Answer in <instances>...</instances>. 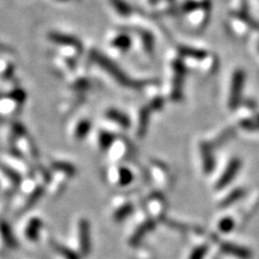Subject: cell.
I'll return each instance as SVG.
<instances>
[{"label": "cell", "mask_w": 259, "mask_h": 259, "mask_svg": "<svg viewBox=\"0 0 259 259\" xmlns=\"http://www.w3.org/2000/svg\"><path fill=\"white\" fill-rule=\"evenodd\" d=\"M92 59L95 61V63L101 66L102 70H105L109 76L112 77L115 82H118L121 87H125V88H132V89H139L144 85L143 82H137V80L131 79L130 77L126 74L124 71H122L118 65L113 63L111 59L102 56L101 53H99L97 51H93L92 52Z\"/></svg>", "instance_id": "6da1fadb"}, {"label": "cell", "mask_w": 259, "mask_h": 259, "mask_svg": "<svg viewBox=\"0 0 259 259\" xmlns=\"http://www.w3.org/2000/svg\"><path fill=\"white\" fill-rule=\"evenodd\" d=\"M47 40L60 47L61 56L64 57L74 58L82 52V42L70 34H65L61 31H50L47 34Z\"/></svg>", "instance_id": "7a4b0ae2"}, {"label": "cell", "mask_w": 259, "mask_h": 259, "mask_svg": "<svg viewBox=\"0 0 259 259\" xmlns=\"http://www.w3.org/2000/svg\"><path fill=\"white\" fill-rule=\"evenodd\" d=\"M245 79L246 73L244 70H236L233 73L232 83H231V93H229V100H228V107L229 109L234 111L238 108L241 103L242 99V92H244L245 87Z\"/></svg>", "instance_id": "3957f363"}, {"label": "cell", "mask_w": 259, "mask_h": 259, "mask_svg": "<svg viewBox=\"0 0 259 259\" xmlns=\"http://www.w3.org/2000/svg\"><path fill=\"white\" fill-rule=\"evenodd\" d=\"M173 87H171L170 97L174 101H180L183 99V85L186 74V67L181 59L173 61Z\"/></svg>", "instance_id": "277c9868"}, {"label": "cell", "mask_w": 259, "mask_h": 259, "mask_svg": "<svg viewBox=\"0 0 259 259\" xmlns=\"http://www.w3.org/2000/svg\"><path fill=\"white\" fill-rule=\"evenodd\" d=\"M241 160H239L238 157L232 158L229 163L227 164L223 174L220 177L218 184H216V190H223L225 187L228 186L238 176L239 170L241 169Z\"/></svg>", "instance_id": "5b68a950"}, {"label": "cell", "mask_w": 259, "mask_h": 259, "mask_svg": "<svg viewBox=\"0 0 259 259\" xmlns=\"http://www.w3.org/2000/svg\"><path fill=\"white\" fill-rule=\"evenodd\" d=\"M78 239L82 254H89L90 247H92V241H90V225L88 220L82 219L78 222Z\"/></svg>", "instance_id": "8992f818"}, {"label": "cell", "mask_w": 259, "mask_h": 259, "mask_svg": "<svg viewBox=\"0 0 259 259\" xmlns=\"http://www.w3.org/2000/svg\"><path fill=\"white\" fill-rule=\"evenodd\" d=\"M221 251L223 253L232 255L239 259H251L252 251L245 246L233 244V242H223L221 245Z\"/></svg>", "instance_id": "52a82bcc"}, {"label": "cell", "mask_w": 259, "mask_h": 259, "mask_svg": "<svg viewBox=\"0 0 259 259\" xmlns=\"http://www.w3.org/2000/svg\"><path fill=\"white\" fill-rule=\"evenodd\" d=\"M93 124L88 118H82L77 120L72 127V137L74 141H84L89 136Z\"/></svg>", "instance_id": "ba28073f"}, {"label": "cell", "mask_w": 259, "mask_h": 259, "mask_svg": "<svg viewBox=\"0 0 259 259\" xmlns=\"http://www.w3.org/2000/svg\"><path fill=\"white\" fill-rule=\"evenodd\" d=\"M200 153H202V160H203V168L206 174H210L215 168V157L212 154V147L211 144L200 143Z\"/></svg>", "instance_id": "9c48e42d"}, {"label": "cell", "mask_w": 259, "mask_h": 259, "mask_svg": "<svg viewBox=\"0 0 259 259\" xmlns=\"http://www.w3.org/2000/svg\"><path fill=\"white\" fill-rule=\"evenodd\" d=\"M105 116L108 120H111L115 124H118L120 127L127 130L131 126V120L124 112L119 111L116 108H108L105 113Z\"/></svg>", "instance_id": "30bf717a"}, {"label": "cell", "mask_w": 259, "mask_h": 259, "mask_svg": "<svg viewBox=\"0 0 259 259\" xmlns=\"http://www.w3.org/2000/svg\"><path fill=\"white\" fill-rule=\"evenodd\" d=\"M111 46L114 50L121 52V53H126L132 46V40L130 35L125 34V32H120V34L115 35L111 40Z\"/></svg>", "instance_id": "8fae6325"}, {"label": "cell", "mask_w": 259, "mask_h": 259, "mask_svg": "<svg viewBox=\"0 0 259 259\" xmlns=\"http://www.w3.org/2000/svg\"><path fill=\"white\" fill-rule=\"evenodd\" d=\"M22 105H19L14 100H11L10 97L5 95V97L0 99V116H9V115H15L17 114L19 107Z\"/></svg>", "instance_id": "7c38bea8"}, {"label": "cell", "mask_w": 259, "mask_h": 259, "mask_svg": "<svg viewBox=\"0 0 259 259\" xmlns=\"http://www.w3.org/2000/svg\"><path fill=\"white\" fill-rule=\"evenodd\" d=\"M42 226H44V222H42L41 219H31L27 225V228H25V236L30 241H36L38 236H40Z\"/></svg>", "instance_id": "4fadbf2b"}, {"label": "cell", "mask_w": 259, "mask_h": 259, "mask_svg": "<svg viewBox=\"0 0 259 259\" xmlns=\"http://www.w3.org/2000/svg\"><path fill=\"white\" fill-rule=\"evenodd\" d=\"M151 109L149 106H144L139 112V126H138V135L139 137H144L148 131L149 120H150Z\"/></svg>", "instance_id": "5bb4252c"}, {"label": "cell", "mask_w": 259, "mask_h": 259, "mask_svg": "<svg viewBox=\"0 0 259 259\" xmlns=\"http://www.w3.org/2000/svg\"><path fill=\"white\" fill-rule=\"evenodd\" d=\"M52 168L54 170L59 171L60 174H64L67 178H73L77 174V169L73 164H71L70 162H61V161H54L52 162Z\"/></svg>", "instance_id": "9a60e30c"}, {"label": "cell", "mask_w": 259, "mask_h": 259, "mask_svg": "<svg viewBox=\"0 0 259 259\" xmlns=\"http://www.w3.org/2000/svg\"><path fill=\"white\" fill-rule=\"evenodd\" d=\"M115 142V136L112 134V132L106 131V130H101L97 135V144H99V148L101 150H108L109 148L114 144Z\"/></svg>", "instance_id": "2e32d148"}, {"label": "cell", "mask_w": 259, "mask_h": 259, "mask_svg": "<svg viewBox=\"0 0 259 259\" xmlns=\"http://www.w3.org/2000/svg\"><path fill=\"white\" fill-rule=\"evenodd\" d=\"M181 57H187V58H192V59H197V60H203L205 59L208 53L206 51L204 50H198V48H192V47H187V46H180L178 48Z\"/></svg>", "instance_id": "e0dca14e"}, {"label": "cell", "mask_w": 259, "mask_h": 259, "mask_svg": "<svg viewBox=\"0 0 259 259\" xmlns=\"http://www.w3.org/2000/svg\"><path fill=\"white\" fill-rule=\"evenodd\" d=\"M0 235H2L3 240H4L9 247L16 248L18 246L14 234H12L11 228H10V226L5 221H0Z\"/></svg>", "instance_id": "ac0fdd59"}, {"label": "cell", "mask_w": 259, "mask_h": 259, "mask_svg": "<svg viewBox=\"0 0 259 259\" xmlns=\"http://www.w3.org/2000/svg\"><path fill=\"white\" fill-rule=\"evenodd\" d=\"M70 88L76 94H83L90 88V82L87 77H74L70 82Z\"/></svg>", "instance_id": "d6986e66"}, {"label": "cell", "mask_w": 259, "mask_h": 259, "mask_svg": "<svg viewBox=\"0 0 259 259\" xmlns=\"http://www.w3.org/2000/svg\"><path fill=\"white\" fill-rule=\"evenodd\" d=\"M109 3H111L112 8L114 9V11L118 15L127 17V16L132 14L131 5L127 2H125V0H109Z\"/></svg>", "instance_id": "ffe728a7"}, {"label": "cell", "mask_w": 259, "mask_h": 259, "mask_svg": "<svg viewBox=\"0 0 259 259\" xmlns=\"http://www.w3.org/2000/svg\"><path fill=\"white\" fill-rule=\"evenodd\" d=\"M139 35H141L142 44H143L144 50L147 51V53L151 54L154 52V46H155V37L153 36L150 31L142 30L139 31Z\"/></svg>", "instance_id": "44dd1931"}, {"label": "cell", "mask_w": 259, "mask_h": 259, "mask_svg": "<svg viewBox=\"0 0 259 259\" xmlns=\"http://www.w3.org/2000/svg\"><path fill=\"white\" fill-rule=\"evenodd\" d=\"M118 180L121 186H127L134 180V173L126 167H120L118 169Z\"/></svg>", "instance_id": "7402d4cb"}, {"label": "cell", "mask_w": 259, "mask_h": 259, "mask_svg": "<svg viewBox=\"0 0 259 259\" xmlns=\"http://www.w3.org/2000/svg\"><path fill=\"white\" fill-rule=\"evenodd\" d=\"M132 212H134V205L128 203V204H125V205H122L121 208H119L118 210H116L113 218H114L116 222H122L125 219H127Z\"/></svg>", "instance_id": "603a6c76"}, {"label": "cell", "mask_w": 259, "mask_h": 259, "mask_svg": "<svg viewBox=\"0 0 259 259\" xmlns=\"http://www.w3.org/2000/svg\"><path fill=\"white\" fill-rule=\"evenodd\" d=\"M245 196V190L244 189H235L233 190L231 193L227 194V197L223 199L222 206H228L231 204H234L235 202H238L239 199H241L242 197Z\"/></svg>", "instance_id": "cb8c5ba5"}, {"label": "cell", "mask_w": 259, "mask_h": 259, "mask_svg": "<svg viewBox=\"0 0 259 259\" xmlns=\"http://www.w3.org/2000/svg\"><path fill=\"white\" fill-rule=\"evenodd\" d=\"M235 227V221L229 216H226L220 220L219 222V231L221 233H225V234H228V233H232L233 229Z\"/></svg>", "instance_id": "d4e9b609"}, {"label": "cell", "mask_w": 259, "mask_h": 259, "mask_svg": "<svg viewBox=\"0 0 259 259\" xmlns=\"http://www.w3.org/2000/svg\"><path fill=\"white\" fill-rule=\"evenodd\" d=\"M14 70V64L11 61L0 59V77L2 78H11Z\"/></svg>", "instance_id": "484cf974"}, {"label": "cell", "mask_w": 259, "mask_h": 259, "mask_svg": "<svg viewBox=\"0 0 259 259\" xmlns=\"http://www.w3.org/2000/svg\"><path fill=\"white\" fill-rule=\"evenodd\" d=\"M240 127L247 131H259V115L254 119H245L240 122Z\"/></svg>", "instance_id": "4316f807"}, {"label": "cell", "mask_w": 259, "mask_h": 259, "mask_svg": "<svg viewBox=\"0 0 259 259\" xmlns=\"http://www.w3.org/2000/svg\"><path fill=\"white\" fill-rule=\"evenodd\" d=\"M208 251H209L208 245H200L191 252L189 255V259H204L205 258V255L208 254Z\"/></svg>", "instance_id": "83f0119b"}, {"label": "cell", "mask_w": 259, "mask_h": 259, "mask_svg": "<svg viewBox=\"0 0 259 259\" xmlns=\"http://www.w3.org/2000/svg\"><path fill=\"white\" fill-rule=\"evenodd\" d=\"M238 17L241 19V21H244L246 24H248L252 29H254V30L259 31V22L255 21V19L252 17V16H250L247 14V12H239L238 14Z\"/></svg>", "instance_id": "f1b7e54d"}, {"label": "cell", "mask_w": 259, "mask_h": 259, "mask_svg": "<svg viewBox=\"0 0 259 259\" xmlns=\"http://www.w3.org/2000/svg\"><path fill=\"white\" fill-rule=\"evenodd\" d=\"M54 248H56V251L58 252V253L63 255L65 259H79V255L77 254L76 252L70 250V248L64 247V246H61V245H54Z\"/></svg>", "instance_id": "f546056e"}, {"label": "cell", "mask_w": 259, "mask_h": 259, "mask_svg": "<svg viewBox=\"0 0 259 259\" xmlns=\"http://www.w3.org/2000/svg\"><path fill=\"white\" fill-rule=\"evenodd\" d=\"M42 194H44V187H42V186H37L36 189L32 191L30 196H29L28 202H27V205H25V208H30V206L34 205V204L36 203L37 200L41 198Z\"/></svg>", "instance_id": "4dcf8cb0"}, {"label": "cell", "mask_w": 259, "mask_h": 259, "mask_svg": "<svg viewBox=\"0 0 259 259\" xmlns=\"http://www.w3.org/2000/svg\"><path fill=\"white\" fill-rule=\"evenodd\" d=\"M200 6L199 3L194 2V0H187L181 5V11L183 12H192L194 10H197Z\"/></svg>", "instance_id": "1f68e13d"}, {"label": "cell", "mask_w": 259, "mask_h": 259, "mask_svg": "<svg viewBox=\"0 0 259 259\" xmlns=\"http://www.w3.org/2000/svg\"><path fill=\"white\" fill-rule=\"evenodd\" d=\"M163 105H164V100L162 99V97H156V99H154L153 101L150 102V105H148L150 107L151 112H155V111H160V109L163 108Z\"/></svg>", "instance_id": "d6a6232c"}, {"label": "cell", "mask_w": 259, "mask_h": 259, "mask_svg": "<svg viewBox=\"0 0 259 259\" xmlns=\"http://www.w3.org/2000/svg\"><path fill=\"white\" fill-rule=\"evenodd\" d=\"M57 3H61V4H67V3H77L79 0H54Z\"/></svg>", "instance_id": "836d02e7"}, {"label": "cell", "mask_w": 259, "mask_h": 259, "mask_svg": "<svg viewBox=\"0 0 259 259\" xmlns=\"http://www.w3.org/2000/svg\"><path fill=\"white\" fill-rule=\"evenodd\" d=\"M258 51H259V44H258Z\"/></svg>", "instance_id": "e575fe53"}]
</instances>
